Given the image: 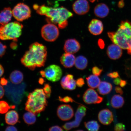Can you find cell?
I'll return each mask as SVG.
<instances>
[{
	"label": "cell",
	"instance_id": "obj_51",
	"mask_svg": "<svg viewBox=\"0 0 131 131\" xmlns=\"http://www.w3.org/2000/svg\"><path fill=\"white\" fill-rule=\"evenodd\" d=\"M90 2L91 3H94V2L95 1H96V0H89Z\"/></svg>",
	"mask_w": 131,
	"mask_h": 131
},
{
	"label": "cell",
	"instance_id": "obj_52",
	"mask_svg": "<svg viewBox=\"0 0 131 131\" xmlns=\"http://www.w3.org/2000/svg\"><path fill=\"white\" fill-rule=\"evenodd\" d=\"M57 1H66V0H57Z\"/></svg>",
	"mask_w": 131,
	"mask_h": 131
},
{
	"label": "cell",
	"instance_id": "obj_11",
	"mask_svg": "<svg viewBox=\"0 0 131 131\" xmlns=\"http://www.w3.org/2000/svg\"><path fill=\"white\" fill-rule=\"evenodd\" d=\"M59 118L63 121H68L72 118L74 115L73 108L69 105L63 104L59 106L57 111Z\"/></svg>",
	"mask_w": 131,
	"mask_h": 131
},
{
	"label": "cell",
	"instance_id": "obj_13",
	"mask_svg": "<svg viewBox=\"0 0 131 131\" xmlns=\"http://www.w3.org/2000/svg\"><path fill=\"white\" fill-rule=\"evenodd\" d=\"M80 48L79 42L74 39H69L66 41L63 47L65 53L73 54L78 52Z\"/></svg>",
	"mask_w": 131,
	"mask_h": 131
},
{
	"label": "cell",
	"instance_id": "obj_37",
	"mask_svg": "<svg viewBox=\"0 0 131 131\" xmlns=\"http://www.w3.org/2000/svg\"><path fill=\"white\" fill-rule=\"evenodd\" d=\"M63 129L58 126H54L49 128V130L51 131H63Z\"/></svg>",
	"mask_w": 131,
	"mask_h": 131
},
{
	"label": "cell",
	"instance_id": "obj_14",
	"mask_svg": "<svg viewBox=\"0 0 131 131\" xmlns=\"http://www.w3.org/2000/svg\"><path fill=\"white\" fill-rule=\"evenodd\" d=\"M99 122L103 125L110 124L114 120V116L111 111L107 109L102 110L100 111L98 114Z\"/></svg>",
	"mask_w": 131,
	"mask_h": 131
},
{
	"label": "cell",
	"instance_id": "obj_28",
	"mask_svg": "<svg viewBox=\"0 0 131 131\" xmlns=\"http://www.w3.org/2000/svg\"><path fill=\"white\" fill-rule=\"evenodd\" d=\"M85 127L88 130L90 131H97L99 130L100 125L97 122L91 121L84 123Z\"/></svg>",
	"mask_w": 131,
	"mask_h": 131
},
{
	"label": "cell",
	"instance_id": "obj_8",
	"mask_svg": "<svg viewBox=\"0 0 131 131\" xmlns=\"http://www.w3.org/2000/svg\"><path fill=\"white\" fill-rule=\"evenodd\" d=\"M86 109L84 106L79 105L78 106L75 115V120L72 122H67L63 126L65 130H68L74 128L79 126L83 117L85 116Z\"/></svg>",
	"mask_w": 131,
	"mask_h": 131
},
{
	"label": "cell",
	"instance_id": "obj_39",
	"mask_svg": "<svg viewBox=\"0 0 131 131\" xmlns=\"http://www.w3.org/2000/svg\"><path fill=\"white\" fill-rule=\"evenodd\" d=\"M8 81L6 79L4 78H2L0 80V84L2 85L5 86L7 85Z\"/></svg>",
	"mask_w": 131,
	"mask_h": 131
},
{
	"label": "cell",
	"instance_id": "obj_35",
	"mask_svg": "<svg viewBox=\"0 0 131 131\" xmlns=\"http://www.w3.org/2000/svg\"><path fill=\"white\" fill-rule=\"evenodd\" d=\"M76 85L78 87L81 88L85 84L84 79L83 78H80L78 79L76 81Z\"/></svg>",
	"mask_w": 131,
	"mask_h": 131
},
{
	"label": "cell",
	"instance_id": "obj_32",
	"mask_svg": "<svg viewBox=\"0 0 131 131\" xmlns=\"http://www.w3.org/2000/svg\"><path fill=\"white\" fill-rule=\"evenodd\" d=\"M103 71V69L98 68L97 67H94L92 69L93 74L97 76H100Z\"/></svg>",
	"mask_w": 131,
	"mask_h": 131
},
{
	"label": "cell",
	"instance_id": "obj_43",
	"mask_svg": "<svg viewBox=\"0 0 131 131\" xmlns=\"http://www.w3.org/2000/svg\"><path fill=\"white\" fill-rule=\"evenodd\" d=\"M121 80L122 79L119 77L115 78L113 81L114 84L117 85H118L120 84Z\"/></svg>",
	"mask_w": 131,
	"mask_h": 131
},
{
	"label": "cell",
	"instance_id": "obj_36",
	"mask_svg": "<svg viewBox=\"0 0 131 131\" xmlns=\"http://www.w3.org/2000/svg\"><path fill=\"white\" fill-rule=\"evenodd\" d=\"M107 75L108 77L112 78H115L119 77V74L117 71H114L108 73Z\"/></svg>",
	"mask_w": 131,
	"mask_h": 131
},
{
	"label": "cell",
	"instance_id": "obj_19",
	"mask_svg": "<svg viewBox=\"0 0 131 131\" xmlns=\"http://www.w3.org/2000/svg\"><path fill=\"white\" fill-rule=\"evenodd\" d=\"M110 9L107 5L104 3H100L94 8V12L97 17L104 18L107 16L109 13Z\"/></svg>",
	"mask_w": 131,
	"mask_h": 131
},
{
	"label": "cell",
	"instance_id": "obj_15",
	"mask_svg": "<svg viewBox=\"0 0 131 131\" xmlns=\"http://www.w3.org/2000/svg\"><path fill=\"white\" fill-rule=\"evenodd\" d=\"M88 28L91 34L94 35H98L102 32L104 30V26L101 20L94 19L90 22Z\"/></svg>",
	"mask_w": 131,
	"mask_h": 131
},
{
	"label": "cell",
	"instance_id": "obj_49",
	"mask_svg": "<svg viewBox=\"0 0 131 131\" xmlns=\"http://www.w3.org/2000/svg\"><path fill=\"white\" fill-rule=\"evenodd\" d=\"M129 73H127V76L131 78V65L130 67V68L129 69Z\"/></svg>",
	"mask_w": 131,
	"mask_h": 131
},
{
	"label": "cell",
	"instance_id": "obj_29",
	"mask_svg": "<svg viewBox=\"0 0 131 131\" xmlns=\"http://www.w3.org/2000/svg\"><path fill=\"white\" fill-rule=\"evenodd\" d=\"M11 107V106H9V104L6 101H0V114L6 113Z\"/></svg>",
	"mask_w": 131,
	"mask_h": 131
},
{
	"label": "cell",
	"instance_id": "obj_5",
	"mask_svg": "<svg viewBox=\"0 0 131 131\" xmlns=\"http://www.w3.org/2000/svg\"><path fill=\"white\" fill-rule=\"evenodd\" d=\"M107 34L113 43L122 49L127 50V53L131 55V37L130 36L118 30L116 32H108Z\"/></svg>",
	"mask_w": 131,
	"mask_h": 131
},
{
	"label": "cell",
	"instance_id": "obj_7",
	"mask_svg": "<svg viewBox=\"0 0 131 131\" xmlns=\"http://www.w3.org/2000/svg\"><path fill=\"white\" fill-rule=\"evenodd\" d=\"M13 16L16 20L22 22L30 18L31 10L27 5L19 3L15 6L12 10Z\"/></svg>",
	"mask_w": 131,
	"mask_h": 131
},
{
	"label": "cell",
	"instance_id": "obj_6",
	"mask_svg": "<svg viewBox=\"0 0 131 131\" xmlns=\"http://www.w3.org/2000/svg\"><path fill=\"white\" fill-rule=\"evenodd\" d=\"M41 34L44 40L47 41H54L59 35L58 28L53 24L48 23L42 27L41 30Z\"/></svg>",
	"mask_w": 131,
	"mask_h": 131
},
{
	"label": "cell",
	"instance_id": "obj_12",
	"mask_svg": "<svg viewBox=\"0 0 131 131\" xmlns=\"http://www.w3.org/2000/svg\"><path fill=\"white\" fill-rule=\"evenodd\" d=\"M90 6L86 0H77L73 3V9L74 11L78 15H83L89 11Z\"/></svg>",
	"mask_w": 131,
	"mask_h": 131
},
{
	"label": "cell",
	"instance_id": "obj_20",
	"mask_svg": "<svg viewBox=\"0 0 131 131\" xmlns=\"http://www.w3.org/2000/svg\"><path fill=\"white\" fill-rule=\"evenodd\" d=\"M13 16L12 10L10 7L5 8L0 12V24H7L10 21Z\"/></svg>",
	"mask_w": 131,
	"mask_h": 131
},
{
	"label": "cell",
	"instance_id": "obj_10",
	"mask_svg": "<svg viewBox=\"0 0 131 131\" xmlns=\"http://www.w3.org/2000/svg\"><path fill=\"white\" fill-rule=\"evenodd\" d=\"M83 100L86 104H99L102 102L103 98L98 95L92 88H89L85 92L83 96Z\"/></svg>",
	"mask_w": 131,
	"mask_h": 131
},
{
	"label": "cell",
	"instance_id": "obj_44",
	"mask_svg": "<svg viewBox=\"0 0 131 131\" xmlns=\"http://www.w3.org/2000/svg\"><path fill=\"white\" fill-rule=\"evenodd\" d=\"M17 129L15 127L13 126H9L6 128L5 131H17Z\"/></svg>",
	"mask_w": 131,
	"mask_h": 131
},
{
	"label": "cell",
	"instance_id": "obj_38",
	"mask_svg": "<svg viewBox=\"0 0 131 131\" xmlns=\"http://www.w3.org/2000/svg\"><path fill=\"white\" fill-rule=\"evenodd\" d=\"M98 45L101 49H104L105 47L104 42L102 39H100L98 41Z\"/></svg>",
	"mask_w": 131,
	"mask_h": 131
},
{
	"label": "cell",
	"instance_id": "obj_47",
	"mask_svg": "<svg viewBox=\"0 0 131 131\" xmlns=\"http://www.w3.org/2000/svg\"><path fill=\"white\" fill-rule=\"evenodd\" d=\"M4 73V69L2 65L0 64V78L2 76Z\"/></svg>",
	"mask_w": 131,
	"mask_h": 131
},
{
	"label": "cell",
	"instance_id": "obj_26",
	"mask_svg": "<svg viewBox=\"0 0 131 131\" xmlns=\"http://www.w3.org/2000/svg\"><path fill=\"white\" fill-rule=\"evenodd\" d=\"M86 80L88 86L92 89L98 88L101 82L99 77L94 75H90Z\"/></svg>",
	"mask_w": 131,
	"mask_h": 131
},
{
	"label": "cell",
	"instance_id": "obj_17",
	"mask_svg": "<svg viewBox=\"0 0 131 131\" xmlns=\"http://www.w3.org/2000/svg\"><path fill=\"white\" fill-rule=\"evenodd\" d=\"M62 88L65 90H73L76 87V81L72 75L69 74L63 77L60 82Z\"/></svg>",
	"mask_w": 131,
	"mask_h": 131
},
{
	"label": "cell",
	"instance_id": "obj_2",
	"mask_svg": "<svg viewBox=\"0 0 131 131\" xmlns=\"http://www.w3.org/2000/svg\"><path fill=\"white\" fill-rule=\"evenodd\" d=\"M37 14L47 17L48 23L58 24L60 29L65 28L68 25L67 19L72 17L73 14L63 7L54 8L42 5L39 6L37 10Z\"/></svg>",
	"mask_w": 131,
	"mask_h": 131
},
{
	"label": "cell",
	"instance_id": "obj_31",
	"mask_svg": "<svg viewBox=\"0 0 131 131\" xmlns=\"http://www.w3.org/2000/svg\"><path fill=\"white\" fill-rule=\"evenodd\" d=\"M125 129V125L122 123L116 124L114 127V130L115 131H124Z\"/></svg>",
	"mask_w": 131,
	"mask_h": 131
},
{
	"label": "cell",
	"instance_id": "obj_40",
	"mask_svg": "<svg viewBox=\"0 0 131 131\" xmlns=\"http://www.w3.org/2000/svg\"><path fill=\"white\" fill-rule=\"evenodd\" d=\"M115 91L116 92L120 95H122L123 94V91L122 88L119 86H116L115 88Z\"/></svg>",
	"mask_w": 131,
	"mask_h": 131
},
{
	"label": "cell",
	"instance_id": "obj_45",
	"mask_svg": "<svg viewBox=\"0 0 131 131\" xmlns=\"http://www.w3.org/2000/svg\"><path fill=\"white\" fill-rule=\"evenodd\" d=\"M124 5L125 4L123 0H121L118 4V6L119 8H122L124 7Z\"/></svg>",
	"mask_w": 131,
	"mask_h": 131
},
{
	"label": "cell",
	"instance_id": "obj_46",
	"mask_svg": "<svg viewBox=\"0 0 131 131\" xmlns=\"http://www.w3.org/2000/svg\"><path fill=\"white\" fill-rule=\"evenodd\" d=\"M127 83V81L125 80H121L119 85H120L121 87L124 88L126 85Z\"/></svg>",
	"mask_w": 131,
	"mask_h": 131
},
{
	"label": "cell",
	"instance_id": "obj_4",
	"mask_svg": "<svg viewBox=\"0 0 131 131\" xmlns=\"http://www.w3.org/2000/svg\"><path fill=\"white\" fill-rule=\"evenodd\" d=\"M24 26L20 23L15 21L0 26V40H13L17 42L22 34Z\"/></svg>",
	"mask_w": 131,
	"mask_h": 131
},
{
	"label": "cell",
	"instance_id": "obj_21",
	"mask_svg": "<svg viewBox=\"0 0 131 131\" xmlns=\"http://www.w3.org/2000/svg\"><path fill=\"white\" fill-rule=\"evenodd\" d=\"M18 114L15 111L11 110L6 114L5 117L6 123L10 125H14L18 122Z\"/></svg>",
	"mask_w": 131,
	"mask_h": 131
},
{
	"label": "cell",
	"instance_id": "obj_30",
	"mask_svg": "<svg viewBox=\"0 0 131 131\" xmlns=\"http://www.w3.org/2000/svg\"><path fill=\"white\" fill-rule=\"evenodd\" d=\"M43 90L47 98L50 97L51 93V88L48 83H46L45 85Z\"/></svg>",
	"mask_w": 131,
	"mask_h": 131
},
{
	"label": "cell",
	"instance_id": "obj_50",
	"mask_svg": "<svg viewBox=\"0 0 131 131\" xmlns=\"http://www.w3.org/2000/svg\"><path fill=\"white\" fill-rule=\"evenodd\" d=\"M40 74L42 77L45 78V72H44V70H41V71H40Z\"/></svg>",
	"mask_w": 131,
	"mask_h": 131
},
{
	"label": "cell",
	"instance_id": "obj_18",
	"mask_svg": "<svg viewBox=\"0 0 131 131\" xmlns=\"http://www.w3.org/2000/svg\"><path fill=\"white\" fill-rule=\"evenodd\" d=\"M75 58L73 54L66 53L62 55L60 62L62 65L66 68H70L75 64Z\"/></svg>",
	"mask_w": 131,
	"mask_h": 131
},
{
	"label": "cell",
	"instance_id": "obj_34",
	"mask_svg": "<svg viewBox=\"0 0 131 131\" xmlns=\"http://www.w3.org/2000/svg\"><path fill=\"white\" fill-rule=\"evenodd\" d=\"M6 48V46L0 42V57H2L5 53Z\"/></svg>",
	"mask_w": 131,
	"mask_h": 131
},
{
	"label": "cell",
	"instance_id": "obj_24",
	"mask_svg": "<svg viewBox=\"0 0 131 131\" xmlns=\"http://www.w3.org/2000/svg\"><path fill=\"white\" fill-rule=\"evenodd\" d=\"M111 104L115 109L122 108L124 104V98L119 95H115L112 96L111 100Z\"/></svg>",
	"mask_w": 131,
	"mask_h": 131
},
{
	"label": "cell",
	"instance_id": "obj_16",
	"mask_svg": "<svg viewBox=\"0 0 131 131\" xmlns=\"http://www.w3.org/2000/svg\"><path fill=\"white\" fill-rule=\"evenodd\" d=\"M106 53L111 59L116 60L122 57L123 51L122 49L119 46L115 44H112L108 47Z\"/></svg>",
	"mask_w": 131,
	"mask_h": 131
},
{
	"label": "cell",
	"instance_id": "obj_9",
	"mask_svg": "<svg viewBox=\"0 0 131 131\" xmlns=\"http://www.w3.org/2000/svg\"><path fill=\"white\" fill-rule=\"evenodd\" d=\"M45 78L52 82L58 81L61 78L62 71L61 68L58 65H51L47 67L45 70Z\"/></svg>",
	"mask_w": 131,
	"mask_h": 131
},
{
	"label": "cell",
	"instance_id": "obj_33",
	"mask_svg": "<svg viewBox=\"0 0 131 131\" xmlns=\"http://www.w3.org/2000/svg\"><path fill=\"white\" fill-rule=\"evenodd\" d=\"M59 100L60 101L66 103L69 102H73L74 101L72 98L68 96H65L63 97H62L59 96Z\"/></svg>",
	"mask_w": 131,
	"mask_h": 131
},
{
	"label": "cell",
	"instance_id": "obj_22",
	"mask_svg": "<svg viewBox=\"0 0 131 131\" xmlns=\"http://www.w3.org/2000/svg\"><path fill=\"white\" fill-rule=\"evenodd\" d=\"M112 85L105 81L101 82L98 87V92L100 94L105 95L109 94L112 89Z\"/></svg>",
	"mask_w": 131,
	"mask_h": 131
},
{
	"label": "cell",
	"instance_id": "obj_42",
	"mask_svg": "<svg viewBox=\"0 0 131 131\" xmlns=\"http://www.w3.org/2000/svg\"><path fill=\"white\" fill-rule=\"evenodd\" d=\"M5 91L3 87L0 85V99L2 98L4 96Z\"/></svg>",
	"mask_w": 131,
	"mask_h": 131
},
{
	"label": "cell",
	"instance_id": "obj_1",
	"mask_svg": "<svg viewBox=\"0 0 131 131\" xmlns=\"http://www.w3.org/2000/svg\"><path fill=\"white\" fill-rule=\"evenodd\" d=\"M47 56L46 47L36 42L29 46L28 50L21 58V63L31 70L45 66Z\"/></svg>",
	"mask_w": 131,
	"mask_h": 131
},
{
	"label": "cell",
	"instance_id": "obj_27",
	"mask_svg": "<svg viewBox=\"0 0 131 131\" xmlns=\"http://www.w3.org/2000/svg\"><path fill=\"white\" fill-rule=\"evenodd\" d=\"M23 119L24 122L28 125L34 124L36 121V115L30 112L26 113L24 114Z\"/></svg>",
	"mask_w": 131,
	"mask_h": 131
},
{
	"label": "cell",
	"instance_id": "obj_41",
	"mask_svg": "<svg viewBox=\"0 0 131 131\" xmlns=\"http://www.w3.org/2000/svg\"><path fill=\"white\" fill-rule=\"evenodd\" d=\"M16 42H13L10 43V48L13 49V50H15L16 49H17L18 45L17 43H16Z\"/></svg>",
	"mask_w": 131,
	"mask_h": 131
},
{
	"label": "cell",
	"instance_id": "obj_23",
	"mask_svg": "<svg viewBox=\"0 0 131 131\" xmlns=\"http://www.w3.org/2000/svg\"><path fill=\"white\" fill-rule=\"evenodd\" d=\"M24 79V75L20 71L15 70L10 74L9 79L11 82L15 84H20Z\"/></svg>",
	"mask_w": 131,
	"mask_h": 131
},
{
	"label": "cell",
	"instance_id": "obj_3",
	"mask_svg": "<svg viewBox=\"0 0 131 131\" xmlns=\"http://www.w3.org/2000/svg\"><path fill=\"white\" fill-rule=\"evenodd\" d=\"M47 103L43 90L37 89L29 94L25 109L37 115L45 111Z\"/></svg>",
	"mask_w": 131,
	"mask_h": 131
},
{
	"label": "cell",
	"instance_id": "obj_25",
	"mask_svg": "<svg viewBox=\"0 0 131 131\" xmlns=\"http://www.w3.org/2000/svg\"><path fill=\"white\" fill-rule=\"evenodd\" d=\"M88 64L87 59L83 56H79L75 59V66L77 68L83 70L86 68Z\"/></svg>",
	"mask_w": 131,
	"mask_h": 131
},
{
	"label": "cell",
	"instance_id": "obj_48",
	"mask_svg": "<svg viewBox=\"0 0 131 131\" xmlns=\"http://www.w3.org/2000/svg\"><path fill=\"white\" fill-rule=\"evenodd\" d=\"M44 80L43 78H40L39 79V83L40 84H43L44 83Z\"/></svg>",
	"mask_w": 131,
	"mask_h": 131
}]
</instances>
